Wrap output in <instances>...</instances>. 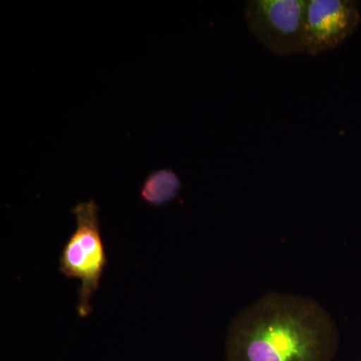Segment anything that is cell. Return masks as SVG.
Returning a JSON list of instances; mask_svg holds the SVG:
<instances>
[{
	"mask_svg": "<svg viewBox=\"0 0 361 361\" xmlns=\"http://www.w3.org/2000/svg\"><path fill=\"white\" fill-rule=\"evenodd\" d=\"M339 332L310 297L271 292L233 318L226 361H334Z\"/></svg>",
	"mask_w": 361,
	"mask_h": 361,
	"instance_id": "obj_1",
	"label": "cell"
},
{
	"mask_svg": "<svg viewBox=\"0 0 361 361\" xmlns=\"http://www.w3.org/2000/svg\"><path fill=\"white\" fill-rule=\"evenodd\" d=\"M71 212L77 221V228L61 252L59 271L66 277L80 280L78 313L80 317H87L92 311L90 300L103 276L106 253L96 201L80 202Z\"/></svg>",
	"mask_w": 361,
	"mask_h": 361,
	"instance_id": "obj_2",
	"label": "cell"
},
{
	"mask_svg": "<svg viewBox=\"0 0 361 361\" xmlns=\"http://www.w3.org/2000/svg\"><path fill=\"white\" fill-rule=\"evenodd\" d=\"M306 0H250L245 20L252 35L277 56L304 54Z\"/></svg>",
	"mask_w": 361,
	"mask_h": 361,
	"instance_id": "obj_3",
	"label": "cell"
},
{
	"mask_svg": "<svg viewBox=\"0 0 361 361\" xmlns=\"http://www.w3.org/2000/svg\"><path fill=\"white\" fill-rule=\"evenodd\" d=\"M361 20L357 2L351 0H306L304 54L319 56L348 39Z\"/></svg>",
	"mask_w": 361,
	"mask_h": 361,
	"instance_id": "obj_4",
	"label": "cell"
},
{
	"mask_svg": "<svg viewBox=\"0 0 361 361\" xmlns=\"http://www.w3.org/2000/svg\"><path fill=\"white\" fill-rule=\"evenodd\" d=\"M182 183L175 172L161 169L149 174L141 189L142 200L152 206H163L174 200L179 193Z\"/></svg>",
	"mask_w": 361,
	"mask_h": 361,
	"instance_id": "obj_5",
	"label": "cell"
}]
</instances>
